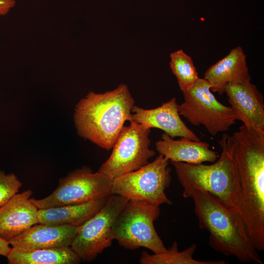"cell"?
Returning a JSON list of instances; mask_svg holds the SVG:
<instances>
[{"instance_id": "obj_1", "label": "cell", "mask_w": 264, "mask_h": 264, "mask_svg": "<svg viewBox=\"0 0 264 264\" xmlns=\"http://www.w3.org/2000/svg\"><path fill=\"white\" fill-rule=\"evenodd\" d=\"M182 195L192 198L199 227L209 233L211 247L226 256L235 257L241 263L263 264L237 209L226 207L201 189H183Z\"/></svg>"}, {"instance_id": "obj_2", "label": "cell", "mask_w": 264, "mask_h": 264, "mask_svg": "<svg viewBox=\"0 0 264 264\" xmlns=\"http://www.w3.org/2000/svg\"><path fill=\"white\" fill-rule=\"evenodd\" d=\"M134 100L127 85L104 93L89 92L76 105L74 121L78 135L111 149L126 121H132Z\"/></svg>"}, {"instance_id": "obj_3", "label": "cell", "mask_w": 264, "mask_h": 264, "mask_svg": "<svg viewBox=\"0 0 264 264\" xmlns=\"http://www.w3.org/2000/svg\"><path fill=\"white\" fill-rule=\"evenodd\" d=\"M239 176L237 210L258 251L264 250V141L245 137L236 143Z\"/></svg>"}, {"instance_id": "obj_4", "label": "cell", "mask_w": 264, "mask_h": 264, "mask_svg": "<svg viewBox=\"0 0 264 264\" xmlns=\"http://www.w3.org/2000/svg\"><path fill=\"white\" fill-rule=\"evenodd\" d=\"M219 143L221 152L212 164L171 163L183 189L202 190L226 207L237 210L240 183L235 157V142L232 135L224 133Z\"/></svg>"}, {"instance_id": "obj_5", "label": "cell", "mask_w": 264, "mask_h": 264, "mask_svg": "<svg viewBox=\"0 0 264 264\" xmlns=\"http://www.w3.org/2000/svg\"><path fill=\"white\" fill-rule=\"evenodd\" d=\"M160 206L130 199L118 215L110 233V239L121 246L134 250L145 247L157 254L167 250L154 226Z\"/></svg>"}, {"instance_id": "obj_6", "label": "cell", "mask_w": 264, "mask_h": 264, "mask_svg": "<svg viewBox=\"0 0 264 264\" xmlns=\"http://www.w3.org/2000/svg\"><path fill=\"white\" fill-rule=\"evenodd\" d=\"M113 179L84 166L70 172L59 179L56 189L45 198H30L38 209L86 203L113 195Z\"/></svg>"}, {"instance_id": "obj_7", "label": "cell", "mask_w": 264, "mask_h": 264, "mask_svg": "<svg viewBox=\"0 0 264 264\" xmlns=\"http://www.w3.org/2000/svg\"><path fill=\"white\" fill-rule=\"evenodd\" d=\"M169 160L159 154L141 168L113 179V194L160 206L172 202L165 194L171 182Z\"/></svg>"}, {"instance_id": "obj_8", "label": "cell", "mask_w": 264, "mask_h": 264, "mask_svg": "<svg viewBox=\"0 0 264 264\" xmlns=\"http://www.w3.org/2000/svg\"><path fill=\"white\" fill-rule=\"evenodd\" d=\"M184 101L178 105L180 115L195 126L203 125L208 132L215 136L225 132L236 123L230 107L220 103L204 78L198 80L191 88L183 91Z\"/></svg>"}, {"instance_id": "obj_9", "label": "cell", "mask_w": 264, "mask_h": 264, "mask_svg": "<svg viewBox=\"0 0 264 264\" xmlns=\"http://www.w3.org/2000/svg\"><path fill=\"white\" fill-rule=\"evenodd\" d=\"M151 129L132 120L124 126L108 159L98 171L112 179L133 172L149 163L155 152L150 148Z\"/></svg>"}, {"instance_id": "obj_10", "label": "cell", "mask_w": 264, "mask_h": 264, "mask_svg": "<svg viewBox=\"0 0 264 264\" xmlns=\"http://www.w3.org/2000/svg\"><path fill=\"white\" fill-rule=\"evenodd\" d=\"M129 200L112 195L95 215L78 227L70 247L81 260L91 262L111 245L110 233L112 226Z\"/></svg>"}, {"instance_id": "obj_11", "label": "cell", "mask_w": 264, "mask_h": 264, "mask_svg": "<svg viewBox=\"0 0 264 264\" xmlns=\"http://www.w3.org/2000/svg\"><path fill=\"white\" fill-rule=\"evenodd\" d=\"M251 79L229 83L225 88L235 117L243 124L264 132V103L262 93Z\"/></svg>"}, {"instance_id": "obj_12", "label": "cell", "mask_w": 264, "mask_h": 264, "mask_svg": "<svg viewBox=\"0 0 264 264\" xmlns=\"http://www.w3.org/2000/svg\"><path fill=\"white\" fill-rule=\"evenodd\" d=\"M132 120L146 128L160 129L174 138L185 137L199 141L197 135L182 121L175 97L152 109H145L134 105L132 109Z\"/></svg>"}, {"instance_id": "obj_13", "label": "cell", "mask_w": 264, "mask_h": 264, "mask_svg": "<svg viewBox=\"0 0 264 264\" xmlns=\"http://www.w3.org/2000/svg\"><path fill=\"white\" fill-rule=\"evenodd\" d=\"M78 227L37 223L8 242L11 247L20 250L70 247Z\"/></svg>"}, {"instance_id": "obj_14", "label": "cell", "mask_w": 264, "mask_h": 264, "mask_svg": "<svg viewBox=\"0 0 264 264\" xmlns=\"http://www.w3.org/2000/svg\"><path fill=\"white\" fill-rule=\"evenodd\" d=\"M31 189L16 194L0 206V237L9 241L38 223V208L32 202Z\"/></svg>"}, {"instance_id": "obj_15", "label": "cell", "mask_w": 264, "mask_h": 264, "mask_svg": "<svg viewBox=\"0 0 264 264\" xmlns=\"http://www.w3.org/2000/svg\"><path fill=\"white\" fill-rule=\"evenodd\" d=\"M156 151L171 162H182L199 164L204 162L213 163L219 157L218 152L210 149L208 143L181 137L174 140L165 132L155 143Z\"/></svg>"}, {"instance_id": "obj_16", "label": "cell", "mask_w": 264, "mask_h": 264, "mask_svg": "<svg viewBox=\"0 0 264 264\" xmlns=\"http://www.w3.org/2000/svg\"><path fill=\"white\" fill-rule=\"evenodd\" d=\"M211 86L212 92L222 94L229 83L242 82L251 79L246 62V56L241 46L231 50L221 59L209 67L204 78Z\"/></svg>"}, {"instance_id": "obj_17", "label": "cell", "mask_w": 264, "mask_h": 264, "mask_svg": "<svg viewBox=\"0 0 264 264\" xmlns=\"http://www.w3.org/2000/svg\"><path fill=\"white\" fill-rule=\"evenodd\" d=\"M109 198L82 204L39 209L38 223L80 227L103 207Z\"/></svg>"}, {"instance_id": "obj_18", "label": "cell", "mask_w": 264, "mask_h": 264, "mask_svg": "<svg viewBox=\"0 0 264 264\" xmlns=\"http://www.w3.org/2000/svg\"><path fill=\"white\" fill-rule=\"evenodd\" d=\"M9 264H78L81 259L71 247L20 250L11 247Z\"/></svg>"}, {"instance_id": "obj_19", "label": "cell", "mask_w": 264, "mask_h": 264, "mask_svg": "<svg viewBox=\"0 0 264 264\" xmlns=\"http://www.w3.org/2000/svg\"><path fill=\"white\" fill-rule=\"evenodd\" d=\"M197 244H192L185 250L179 251L177 242L163 252L149 254L143 251L140 257L141 264H225L226 262L220 261H202L196 260L193 256L196 251Z\"/></svg>"}, {"instance_id": "obj_20", "label": "cell", "mask_w": 264, "mask_h": 264, "mask_svg": "<svg viewBox=\"0 0 264 264\" xmlns=\"http://www.w3.org/2000/svg\"><path fill=\"white\" fill-rule=\"evenodd\" d=\"M170 58V68L179 89L183 91L191 88L199 78L192 58L182 49L171 53Z\"/></svg>"}, {"instance_id": "obj_21", "label": "cell", "mask_w": 264, "mask_h": 264, "mask_svg": "<svg viewBox=\"0 0 264 264\" xmlns=\"http://www.w3.org/2000/svg\"><path fill=\"white\" fill-rule=\"evenodd\" d=\"M22 183L14 173L6 174L0 170V206L18 193Z\"/></svg>"}, {"instance_id": "obj_22", "label": "cell", "mask_w": 264, "mask_h": 264, "mask_svg": "<svg viewBox=\"0 0 264 264\" xmlns=\"http://www.w3.org/2000/svg\"><path fill=\"white\" fill-rule=\"evenodd\" d=\"M15 4V0H0V16L6 15Z\"/></svg>"}, {"instance_id": "obj_23", "label": "cell", "mask_w": 264, "mask_h": 264, "mask_svg": "<svg viewBox=\"0 0 264 264\" xmlns=\"http://www.w3.org/2000/svg\"><path fill=\"white\" fill-rule=\"evenodd\" d=\"M11 246L8 241L0 237V255L6 257Z\"/></svg>"}]
</instances>
